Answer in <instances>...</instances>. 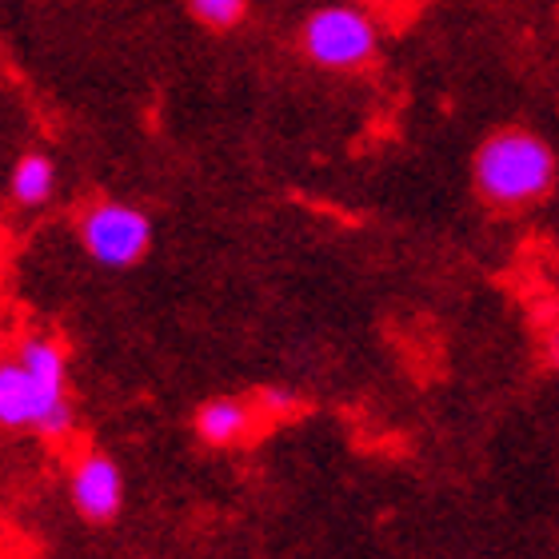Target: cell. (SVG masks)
<instances>
[{
    "mask_svg": "<svg viewBox=\"0 0 559 559\" xmlns=\"http://www.w3.org/2000/svg\"><path fill=\"white\" fill-rule=\"evenodd\" d=\"M0 428L40 431L48 440H64L76 428L69 392L36 384L33 372L16 356H0Z\"/></svg>",
    "mask_w": 559,
    "mask_h": 559,
    "instance_id": "3",
    "label": "cell"
},
{
    "mask_svg": "<svg viewBox=\"0 0 559 559\" xmlns=\"http://www.w3.org/2000/svg\"><path fill=\"white\" fill-rule=\"evenodd\" d=\"M544 344H548V356H551V364H556V372H559V320L548 328V336H544Z\"/></svg>",
    "mask_w": 559,
    "mask_h": 559,
    "instance_id": "10",
    "label": "cell"
},
{
    "mask_svg": "<svg viewBox=\"0 0 559 559\" xmlns=\"http://www.w3.org/2000/svg\"><path fill=\"white\" fill-rule=\"evenodd\" d=\"M260 404H264V412H272V416H288V412L300 408L296 392H288V388H264V392H260Z\"/></svg>",
    "mask_w": 559,
    "mask_h": 559,
    "instance_id": "9",
    "label": "cell"
},
{
    "mask_svg": "<svg viewBox=\"0 0 559 559\" xmlns=\"http://www.w3.org/2000/svg\"><path fill=\"white\" fill-rule=\"evenodd\" d=\"M69 496L72 508L88 520V524H108L117 520L124 508V472L112 455L105 452H84L72 464L69 476Z\"/></svg>",
    "mask_w": 559,
    "mask_h": 559,
    "instance_id": "5",
    "label": "cell"
},
{
    "mask_svg": "<svg viewBox=\"0 0 559 559\" xmlns=\"http://www.w3.org/2000/svg\"><path fill=\"white\" fill-rule=\"evenodd\" d=\"M197 436L209 448H233L257 431V408L240 396H212L197 408Z\"/></svg>",
    "mask_w": 559,
    "mask_h": 559,
    "instance_id": "6",
    "label": "cell"
},
{
    "mask_svg": "<svg viewBox=\"0 0 559 559\" xmlns=\"http://www.w3.org/2000/svg\"><path fill=\"white\" fill-rule=\"evenodd\" d=\"M76 236L88 260L105 269H132L148 257L152 248V221L144 209H132L124 200H96L81 212Z\"/></svg>",
    "mask_w": 559,
    "mask_h": 559,
    "instance_id": "4",
    "label": "cell"
},
{
    "mask_svg": "<svg viewBox=\"0 0 559 559\" xmlns=\"http://www.w3.org/2000/svg\"><path fill=\"white\" fill-rule=\"evenodd\" d=\"M0 348H4V332H0Z\"/></svg>",
    "mask_w": 559,
    "mask_h": 559,
    "instance_id": "11",
    "label": "cell"
},
{
    "mask_svg": "<svg viewBox=\"0 0 559 559\" xmlns=\"http://www.w3.org/2000/svg\"><path fill=\"white\" fill-rule=\"evenodd\" d=\"M556 148L532 129H500L476 148L472 185L491 209L520 212L532 209L556 188Z\"/></svg>",
    "mask_w": 559,
    "mask_h": 559,
    "instance_id": "1",
    "label": "cell"
},
{
    "mask_svg": "<svg viewBox=\"0 0 559 559\" xmlns=\"http://www.w3.org/2000/svg\"><path fill=\"white\" fill-rule=\"evenodd\" d=\"M9 192L21 209H45L52 192H57V164L48 152H24L21 160L12 164Z\"/></svg>",
    "mask_w": 559,
    "mask_h": 559,
    "instance_id": "7",
    "label": "cell"
},
{
    "mask_svg": "<svg viewBox=\"0 0 559 559\" xmlns=\"http://www.w3.org/2000/svg\"><path fill=\"white\" fill-rule=\"evenodd\" d=\"M300 48L316 69L360 72L380 52V28L356 4H320L300 24Z\"/></svg>",
    "mask_w": 559,
    "mask_h": 559,
    "instance_id": "2",
    "label": "cell"
},
{
    "mask_svg": "<svg viewBox=\"0 0 559 559\" xmlns=\"http://www.w3.org/2000/svg\"><path fill=\"white\" fill-rule=\"evenodd\" d=\"M248 4L252 0H188V12H192V21L212 28V33H228L248 16Z\"/></svg>",
    "mask_w": 559,
    "mask_h": 559,
    "instance_id": "8",
    "label": "cell"
}]
</instances>
